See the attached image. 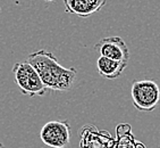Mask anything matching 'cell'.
<instances>
[{"label": "cell", "instance_id": "2", "mask_svg": "<svg viewBox=\"0 0 160 148\" xmlns=\"http://www.w3.org/2000/svg\"><path fill=\"white\" fill-rule=\"evenodd\" d=\"M12 74L16 84L23 95L28 97H41L48 91L37 71L26 61L16 63L12 66Z\"/></svg>", "mask_w": 160, "mask_h": 148}, {"label": "cell", "instance_id": "4", "mask_svg": "<svg viewBox=\"0 0 160 148\" xmlns=\"http://www.w3.org/2000/svg\"><path fill=\"white\" fill-rule=\"evenodd\" d=\"M40 138L51 148H65L71 140V125L67 120L50 121L42 127Z\"/></svg>", "mask_w": 160, "mask_h": 148}, {"label": "cell", "instance_id": "3", "mask_svg": "<svg viewBox=\"0 0 160 148\" xmlns=\"http://www.w3.org/2000/svg\"><path fill=\"white\" fill-rule=\"evenodd\" d=\"M134 107L142 113L154 111L160 103V88L152 80L135 81L131 88Z\"/></svg>", "mask_w": 160, "mask_h": 148}, {"label": "cell", "instance_id": "8", "mask_svg": "<svg viewBox=\"0 0 160 148\" xmlns=\"http://www.w3.org/2000/svg\"><path fill=\"white\" fill-rule=\"evenodd\" d=\"M43 1H46V3H51V1H55V0H43Z\"/></svg>", "mask_w": 160, "mask_h": 148}, {"label": "cell", "instance_id": "6", "mask_svg": "<svg viewBox=\"0 0 160 148\" xmlns=\"http://www.w3.org/2000/svg\"><path fill=\"white\" fill-rule=\"evenodd\" d=\"M107 0H64L66 10L71 14L86 18L106 6Z\"/></svg>", "mask_w": 160, "mask_h": 148}, {"label": "cell", "instance_id": "1", "mask_svg": "<svg viewBox=\"0 0 160 148\" xmlns=\"http://www.w3.org/2000/svg\"><path fill=\"white\" fill-rule=\"evenodd\" d=\"M26 62L31 64L39 74L47 89L55 91H67L73 87L77 71L75 67H64L58 59L46 49H40L26 57Z\"/></svg>", "mask_w": 160, "mask_h": 148}, {"label": "cell", "instance_id": "5", "mask_svg": "<svg viewBox=\"0 0 160 148\" xmlns=\"http://www.w3.org/2000/svg\"><path fill=\"white\" fill-rule=\"evenodd\" d=\"M94 50L98 51L101 57L126 64L128 63L129 49L125 41L120 37L103 38L94 46Z\"/></svg>", "mask_w": 160, "mask_h": 148}, {"label": "cell", "instance_id": "7", "mask_svg": "<svg viewBox=\"0 0 160 148\" xmlns=\"http://www.w3.org/2000/svg\"><path fill=\"white\" fill-rule=\"evenodd\" d=\"M126 66V63L117 62V61L101 57V56L97 61V68H98L99 74L109 80H115L123 74Z\"/></svg>", "mask_w": 160, "mask_h": 148}, {"label": "cell", "instance_id": "9", "mask_svg": "<svg viewBox=\"0 0 160 148\" xmlns=\"http://www.w3.org/2000/svg\"><path fill=\"white\" fill-rule=\"evenodd\" d=\"M0 148H5V146H3L2 144H1V142H0Z\"/></svg>", "mask_w": 160, "mask_h": 148}]
</instances>
